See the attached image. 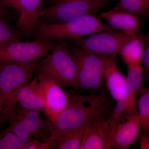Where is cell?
<instances>
[{"mask_svg": "<svg viewBox=\"0 0 149 149\" xmlns=\"http://www.w3.org/2000/svg\"><path fill=\"white\" fill-rule=\"evenodd\" d=\"M126 79V93L117 103L124 109L123 115L138 114L137 102L145 80L141 65H128Z\"/></svg>", "mask_w": 149, "mask_h": 149, "instance_id": "14", "label": "cell"}, {"mask_svg": "<svg viewBox=\"0 0 149 149\" xmlns=\"http://www.w3.org/2000/svg\"><path fill=\"white\" fill-rule=\"evenodd\" d=\"M69 51L77 63L78 88L101 90L104 82V56L77 46L72 47Z\"/></svg>", "mask_w": 149, "mask_h": 149, "instance_id": "6", "label": "cell"}, {"mask_svg": "<svg viewBox=\"0 0 149 149\" xmlns=\"http://www.w3.org/2000/svg\"><path fill=\"white\" fill-rule=\"evenodd\" d=\"M138 113L141 124L142 133L149 135V81L146 88H142L137 102Z\"/></svg>", "mask_w": 149, "mask_h": 149, "instance_id": "21", "label": "cell"}, {"mask_svg": "<svg viewBox=\"0 0 149 149\" xmlns=\"http://www.w3.org/2000/svg\"><path fill=\"white\" fill-rule=\"evenodd\" d=\"M29 140L22 139L5 130L0 133V149H22Z\"/></svg>", "mask_w": 149, "mask_h": 149, "instance_id": "22", "label": "cell"}, {"mask_svg": "<svg viewBox=\"0 0 149 149\" xmlns=\"http://www.w3.org/2000/svg\"><path fill=\"white\" fill-rule=\"evenodd\" d=\"M37 70L63 88H78L77 63L65 42L58 40L50 53L40 63Z\"/></svg>", "mask_w": 149, "mask_h": 149, "instance_id": "3", "label": "cell"}, {"mask_svg": "<svg viewBox=\"0 0 149 149\" xmlns=\"http://www.w3.org/2000/svg\"><path fill=\"white\" fill-rule=\"evenodd\" d=\"M113 10H123L136 14L141 19L149 17V0H119Z\"/></svg>", "mask_w": 149, "mask_h": 149, "instance_id": "20", "label": "cell"}, {"mask_svg": "<svg viewBox=\"0 0 149 149\" xmlns=\"http://www.w3.org/2000/svg\"><path fill=\"white\" fill-rule=\"evenodd\" d=\"M7 7H10L18 10L19 0H1Z\"/></svg>", "mask_w": 149, "mask_h": 149, "instance_id": "27", "label": "cell"}, {"mask_svg": "<svg viewBox=\"0 0 149 149\" xmlns=\"http://www.w3.org/2000/svg\"><path fill=\"white\" fill-rule=\"evenodd\" d=\"M37 70L36 61L26 63H0V112L6 100L30 81Z\"/></svg>", "mask_w": 149, "mask_h": 149, "instance_id": "10", "label": "cell"}, {"mask_svg": "<svg viewBox=\"0 0 149 149\" xmlns=\"http://www.w3.org/2000/svg\"><path fill=\"white\" fill-rule=\"evenodd\" d=\"M51 149V146L47 142L31 139H30L22 148V149Z\"/></svg>", "mask_w": 149, "mask_h": 149, "instance_id": "25", "label": "cell"}, {"mask_svg": "<svg viewBox=\"0 0 149 149\" xmlns=\"http://www.w3.org/2000/svg\"><path fill=\"white\" fill-rule=\"evenodd\" d=\"M100 17L109 26L116 30L132 33H139L141 22L135 14L123 10H110L101 14Z\"/></svg>", "mask_w": 149, "mask_h": 149, "instance_id": "17", "label": "cell"}, {"mask_svg": "<svg viewBox=\"0 0 149 149\" xmlns=\"http://www.w3.org/2000/svg\"><path fill=\"white\" fill-rule=\"evenodd\" d=\"M111 0H61L44 10L41 21L46 24H58L83 15L98 12Z\"/></svg>", "mask_w": 149, "mask_h": 149, "instance_id": "5", "label": "cell"}, {"mask_svg": "<svg viewBox=\"0 0 149 149\" xmlns=\"http://www.w3.org/2000/svg\"><path fill=\"white\" fill-rule=\"evenodd\" d=\"M37 76L45 101L43 111L52 123L59 114L68 105L70 96L51 78L40 72Z\"/></svg>", "mask_w": 149, "mask_h": 149, "instance_id": "11", "label": "cell"}, {"mask_svg": "<svg viewBox=\"0 0 149 149\" xmlns=\"http://www.w3.org/2000/svg\"><path fill=\"white\" fill-rule=\"evenodd\" d=\"M44 0H19L17 28L23 34H34L42 15Z\"/></svg>", "mask_w": 149, "mask_h": 149, "instance_id": "15", "label": "cell"}, {"mask_svg": "<svg viewBox=\"0 0 149 149\" xmlns=\"http://www.w3.org/2000/svg\"><path fill=\"white\" fill-rule=\"evenodd\" d=\"M134 34L113 29L95 33L74 41L77 46L85 50L113 58L118 55L123 44Z\"/></svg>", "mask_w": 149, "mask_h": 149, "instance_id": "9", "label": "cell"}, {"mask_svg": "<svg viewBox=\"0 0 149 149\" xmlns=\"http://www.w3.org/2000/svg\"><path fill=\"white\" fill-rule=\"evenodd\" d=\"M104 78L112 98L116 103L125 96L126 77L120 71L113 58L104 56Z\"/></svg>", "mask_w": 149, "mask_h": 149, "instance_id": "16", "label": "cell"}, {"mask_svg": "<svg viewBox=\"0 0 149 149\" xmlns=\"http://www.w3.org/2000/svg\"><path fill=\"white\" fill-rule=\"evenodd\" d=\"M56 44L49 40L21 42L15 40L0 46V63H26L38 59L53 49Z\"/></svg>", "mask_w": 149, "mask_h": 149, "instance_id": "7", "label": "cell"}, {"mask_svg": "<svg viewBox=\"0 0 149 149\" xmlns=\"http://www.w3.org/2000/svg\"><path fill=\"white\" fill-rule=\"evenodd\" d=\"M19 104L22 108L44 111L45 101L37 75L9 97L3 104L0 112V122H8L9 118Z\"/></svg>", "mask_w": 149, "mask_h": 149, "instance_id": "8", "label": "cell"}, {"mask_svg": "<svg viewBox=\"0 0 149 149\" xmlns=\"http://www.w3.org/2000/svg\"><path fill=\"white\" fill-rule=\"evenodd\" d=\"M10 15V13L7 7L1 1H0V18L6 20L9 17Z\"/></svg>", "mask_w": 149, "mask_h": 149, "instance_id": "28", "label": "cell"}, {"mask_svg": "<svg viewBox=\"0 0 149 149\" xmlns=\"http://www.w3.org/2000/svg\"><path fill=\"white\" fill-rule=\"evenodd\" d=\"M88 126H84L54 136L49 143L51 149H80Z\"/></svg>", "mask_w": 149, "mask_h": 149, "instance_id": "19", "label": "cell"}, {"mask_svg": "<svg viewBox=\"0 0 149 149\" xmlns=\"http://www.w3.org/2000/svg\"><path fill=\"white\" fill-rule=\"evenodd\" d=\"M141 124L138 114H123L113 123L111 148L127 149L140 135Z\"/></svg>", "mask_w": 149, "mask_h": 149, "instance_id": "13", "label": "cell"}, {"mask_svg": "<svg viewBox=\"0 0 149 149\" xmlns=\"http://www.w3.org/2000/svg\"><path fill=\"white\" fill-rule=\"evenodd\" d=\"M107 106L99 112L88 126L80 149H109L112 127Z\"/></svg>", "mask_w": 149, "mask_h": 149, "instance_id": "12", "label": "cell"}, {"mask_svg": "<svg viewBox=\"0 0 149 149\" xmlns=\"http://www.w3.org/2000/svg\"><path fill=\"white\" fill-rule=\"evenodd\" d=\"M141 66L143 69L145 80L149 81V31L144 37V52Z\"/></svg>", "mask_w": 149, "mask_h": 149, "instance_id": "24", "label": "cell"}, {"mask_svg": "<svg viewBox=\"0 0 149 149\" xmlns=\"http://www.w3.org/2000/svg\"><path fill=\"white\" fill-rule=\"evenodd\" d=\"M144 37L139 33L134 34L120 48L118 55L128 66L141 64L144 52Z\"/></svg>", "mask_w": 149, "mask_h": 149, "instance_id": "18", "label": "cell"}, {"mask_svg": "<svg viewBox=\"0 0 149 149\" xmlns=\"http://www.w3.org/2000/svg\"><path fill=\"white\" fill-rule=\"evenodd\" d=\"M5 19L0 18V46L18 39L17 33L7 23Z\"/></svg>", "mask_w": 149, "mask_h": 149, "instance_id": "23", "label": "cell"}, {"mask_svg": "<svg viewBox=\"0 0 149 149\" xmlns=\"http://www.w3.org/2000/svg\"><path fill=\"white\" fill-rule=\"evenodd\" d=\"M105 98L104 93L70 96L68 106L52 123L54 131L52 138L90 125L96 115L106 106Z\"/></svg>", "mask_w": 149, "mask_h": 149, "instance_id": "1", "label": "cell"}, {"mask_svg": "<svg viewBox=\"0 0 149 149\" xmlns=\"http://www.w3.org/2000/svg\"><path fill=\"white\" fill-rule=\"evenodd\" d=\"M61 1V0H49L50 3L51 4V5L52 4L58 1Z\"/></svg>", "mask_w": 149, "mask_h": 149, "instance_id": "29", "label": "cell"}, {"mask_svg": "<svg viewBox=\"0 0 149 149\" xmlns=\"http://www.w3.org/2000/svg\"><path fill=\"white\" fill-rule=\"evenodd\" d=\"M8 122L9 125L6 130L23 139L29 140L34 137L49 143L53 136L52 122L42 117L39 111L16 107Z\"/></svg>", "mask_w": 149, "mask_h": 149, "instance_id": "4", "label": "cell"}, {"mask_svg": "<svg viewBox=\"0 0 149 149\" xmlns=\"http://www.w3.org/2000/svg\"><path fill=\"white\" fill-rule=\"evenodd\" d=\"M113 29L102 22L100 17L88 14L58 24L39 22L34 34L37 40H58L68 38L76 41L95 33Z\"/></svg>", "mask_w": 149, "mask_h": 149, "instance_id": "2", "label": "cell"}, {"mask_svg": "<svg viewBox=\"0 0 149 149\" xmlns=\"http://www.w3.org/2000/svg\"><path fill=\"white\" fill-rule=\"evenodd\" d=\"M140 148L149 149V135L142 133L140 134Z\"/></svg>", "mask_w": 149, "mask_h": 149, "instance_id": "26", "label": "cell"}]
</instances>
